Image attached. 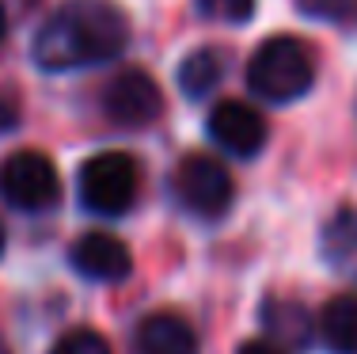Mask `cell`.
Segmentation results:
<instances>
[{
    "label": "cell",
    "mask_w": 357,
    "mask_h": 354,
    "mask_svg": "<svg viewBox=\"0 0 357 354\" xmlns=\"http://www.w3.org/2000/svg\"><path fill=\"white\" fill-rule=\"evenodd\" d=\"M130 46V20L110 0H65L35 35V65L46 73H73L114 61Z\"/></svg>",
    "instance_id": "1"
},
{
    "label": "cell",
    "mask_w": 357,
    "mask_h": 354,
    "mask_svg": "<svg viewBox=\"0 0 357 354\" xmlns=\"http://www.w3.org/2000/svg\"><path fill=\"white\" fill-rule=\"evenodd\" d=\"M316 84V57L293 35L266 38L248 61V88L266 103H293Z\"/></svg>",
    "instance_id": "2"
},
{
    "label": "cell",
    "mask_w": 357,
    "mask_h": 354,
    "mask_svg": "<svg viewBox=\"0 0 357 354\" xmlns=\"http://www.w3.org/2000/svg\"><path fill=\"white\" fill-rule=\"evenodd\" d=\"M80 206L96 217H122L137 202L141 191V168L130 153H96L80 164L76 175Z\"/></svg>",
    "instance_id": "3"
},
{
    "label": "cell",
    "mask_w": 357,
    "mask_h": 354,
    "mask_svg": "<svg viewBox=\"0 0 357 354\" xmlns=\"http://www.w3.org/2000/svg\"><path fill=\"white\" fill-rule=\"evenodd\" d=\"M172 191H175L178 206L186 214L202 217V221L225 217L232 209V198H236L232 172L209 153H186L178 160V168L172 175Z\"/></svg>",
    "instance_id": "4"
},
{
    "label": "cell",
    "mask_w": 357,
    "mask_h": 354,
    "mask_svg": "<svg viewBox=\"0 0 357 354\" xmlns=\"http://www.w3.org/2000/svg\"><path fill=\"white\" fill-rule=\"evenodd\" d=\"M0 198L23 214H42L61 198V175L38 149H20L0 160Z\"/></svg>",
    "instance_id": "5"
},
{
    "label": "cell",
    "mask_w": 357,
    "mask_h": 354,
    "mask_svg": "<svg viewBox=\"0 0 357 354\" xmlns=\"http://www.w3.org/2000/svg\"><path fill=\"white\" fill-rule=\"evenodd\" d=\"M103 115L122 130H144L164 115V91L144 69H122L118 77L107 80L103 96Z\"/></svg>",
    "instance_id": "6"
},
{
    "label": "cell",
    "mask_w": 357,
    "mask_h": 354,
    "mask_svg": "<svg viewBox=\"0 0 357 354\" xmlns=\"http://www.w3.org/2000/svg\"><path fill=\"white\" fill-rule=\"evenodd\" d=\"M206 130L225 153H232L240 160L259 156L262 145H266V133H270L266 118L255 111L251 103H243V99H220L213 111H209Z\"/></svg>",
    "instance_id": "7"
},
{
    "label": "cell",
    "mask_w": 357,
    "mask_h": 354,
    "mask_svg": "<svg viewBox=\"0 0 357 354\" xmlns=\"http://www.w3.org/2000/svg\"><path fill=\"white\" fill-rule=\"evenodd\" d=\"M69 263L76 274L91 278V282H122L133 271L130 244L114 233H103V229L76 236L69 248Z\"/></svg>",
    "instance_id": "8"
},
{
    "label": "cell",
    "mask_w": 357,
    "mask_h": 354,
    "mask_svg": "<svg viewBox=\"0 0 357 354\" xmlns=\"http://www.w3.org/2000/svg\"><path fill=\"white\" fill-rule=\"evenodd\" d=\"M133 354H198V332L186 316L160 309L133 327Z\"/></svg>",
    "instance_id": "9"
},
{
    "label": "cell",
    "mask_w": 357,
    "mask_h": 354,
    "mask_svg": "<svg viewBox=\"0 0 357 354\" xmlns=\"http://www.w3.org/2000/svg\"><path fill=\"white\" fill-rule=\"evenodd\" d=\"M262 324L270 343L282 351H308L316 339V320L296 297H266L262 301Z\"/></svg>",
    "instance_id": "10"
},
{
    "label": "cell",
    "mask_w": 357,
    "mask_h": 354,
    "mask_svg": "<svg viewBox=\"0 0 357 354\" xmlns=\"http://www.w3.org/2000/svg\"><path fill=\"white\" fill-rule=\"evenodd\" d=\"M319 251L331 271L357 282V206H342L323 221Z\"/></svg>",
    "instance_id": "11"
},
{
    "label": "cell",
    "mask_w": 357,
    "mask_h": 354,
    "mask_svg": "<svg viewBox=\"0 0 357 354\" xmlns=\"http://www.w3.org/2000/svg\"><path fill=\"white\" fill-rule=\"evenodd\" d=\"M316 335L331 354H357V293H338L319 309Z\"/></svg>",
    "instance_id": "12"
},
{
    "label": "cell",
    "mask_w": 357,
    "mask_h": 354,
    "mask_svg": "<svg viewBox=\"0 0 357 354\" xmlns=\"http://www.w3.org/2000/svg\"><path fill=\"white\" fill-rule=\"evenodd\" d=\"M175 77H178V88L190 99H206L209 91L225 80V57H220V50L202 46V50H194V54L183 57Z\"/></svg>",
    "instance_id": "13"
},
{
    "label": "cell",
    "mask_w": 357,
    "mask_h": 354,
    "mask_svg": "<svg viewBox=\"0 0 357 354\" xmlns=\"http://www.w3.org/2000/svg\"><path fill=\"white\" fill-rule=\"evenodd\" d=\"M194 12L209 23H248L255 15V0H194Z\"/></svg>",
    "instance_id": "14"
},
{
    "label": "cell",
    "mask_w": 357,
    "mask_h": 354,
    "mask_svg": "<svg viewBox=\"0 0 357 354\" xmlns=\"http://www.w3.org/2000/svg\"><path fill=\"white\" fill-rule=\"evenodd\" d=\"M50 354H114V351H110V343L99 332H91V327H73V332H65L61 339L50 347Z\"/></svg>",
    "instance_id": "15"
},
{
    "label": "cell",
    "mask_w": 357,
    "mask_h": 354,
    "mask_svg": "<svg viewBox=\"0 0 357 354\" xmlns=\"http://www.w3.org/2000/svg\"><path fill=\"white\" fill-rule=\"evenodd\" d=\"M296 8H304L316 20H346V15H357L354 0H296Z\"/></svg>",
    "instance_id": "16"
},
{
    "label": "cell",
    "mask_w": 357,
    "mask_h": 354,
    "mask_svg": "<svg viewBox=\"0 0 357 354\" xmlns=\"http://www.w3.org/2000/svg\"><path fill=\"white\" fill-rule=\"evenodd\" d=\"M20 126V103L12 96H0V133L15 130Z\"/></svg>",
    "instance_id": "17"
},
{
    "label": "cell",
    "mask_w": 357,
    "mask_h": 354,
    "mask_svg": "<svg viewBox=\"0 0 357 354\" xmlns=\"http://www.w3.org/2000/svg\"><path fill=\"white\" fill-rule=\"evenodd\" d=\"M236 354H289V351H282V347H274L270 339H251V343H243Z\"/></svg>",
    "instance_id": "18"
},
{
    "label": "cell",
    "mask_w": 357,
    "mask_h": 354,
    "mask_svg": "<svg viewBox=\"0 0 357 354\" xmlns=\"http://www.w3.org/2000/svg\"><path fill=\"white\" fill-rule=\"evenodd\" d=\"M4 38H8V12H4V4H0V46H4Z\"/></svg>",
    "instance_id": "19"
},
{
    "label": "cell",
    "mask_w": 357,
    "mask_h": 354,
    "mask_svg": "<svg viewBox=\"0 0 357 354\" xmlns=\"http://www.w3.org/2000/svg\"><path fill=\"white\" fill-rule=\"evenodd\" d=\"M4 244H8V233H4V221H0V256H4Z\"/></svg>",
    "instance_id": "20"
}]
</instances>
